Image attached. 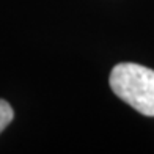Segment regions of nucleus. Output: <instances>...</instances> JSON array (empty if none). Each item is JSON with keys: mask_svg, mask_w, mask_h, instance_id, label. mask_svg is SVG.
<instances>
[{"mask_svg": "<svg viewBox=\"0 0 154 154\" xmlns=\"http://www.w3.org/2000/svg\"><path fill=\"white\" fill-rule=\"evenodd\" d=\"M110 88L142 115L154 116V71L137 63H120L110 72Z\"/></svg>", "mask_w": 154, "mask_h": 154, "instance_id": "obj_1", "label": "nucleus"}, {"mask_svg": "<svg viewBox=\"0 0 154 154\" xmlns=\"http://www.w3.org/2000/svg\"><path fill=\"white\" fill-rule=\"evenodd\" d=\"M13 116H14V112H13L11 106L6 101L0 99V132L13 121Z\"/></svg>", "mask_w": 154, "mask_h": 154, "instance_id": "obj_2", "label": "nucleus"}]
</instances>
